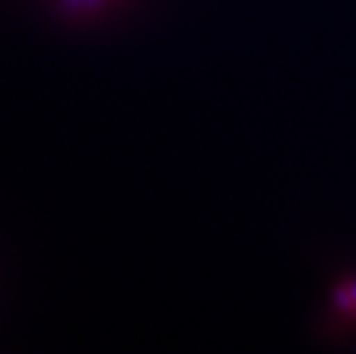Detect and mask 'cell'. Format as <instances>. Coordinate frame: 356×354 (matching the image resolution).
I'll list each match as a JSON object with an SVG mask.
<instances>
[{
	"mask_svg": "<svg viewBox=\"0 0 356 354\" xmlns=\"http://www.w3.org/2000/svg\"><path fill=\"white\" fill-rule=\"evenodd\" d=\"M122 2L123 0H60L63 11L80 18H98L118 8Z\"/></svg>",
	"mask_w": 356,
	"mask_h": 354,
	"instance_id": "2",
	"label": "cell"
},
{
	"mask_svg": "<svg viewBox=\"0 0 356 354\" xmlns=\"http://www.w3.org/2000/svg\"><path fill=\"white\" fill-rule=\"evenodd\" d=\"M327 311L333 322L340 328L356 325V277L343 275L331 286Z\"/></svg>",
	"mask_w": 356,
	"mask_h": 354,
	"instance_id": "1",
	"label": "cell"
}]
</instances>
